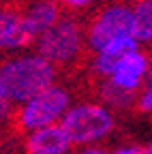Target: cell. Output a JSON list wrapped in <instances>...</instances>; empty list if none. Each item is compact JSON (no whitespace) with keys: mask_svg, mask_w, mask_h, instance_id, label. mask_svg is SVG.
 Returning a JSON list of instances; mask_svg holds the SVG:
<instances>
[{"mask_svg":"<svg viewBox=\"0 0 152 154\" xmlns=\"http://www.w3.org/2000/svg\"><path fill=\"white\" fill-rule=\"evenodd\" d=\"M60 126L67 131L73 143H90L105 137L113 128V118L105 107L86 103L69 109L62 116Z\"/></svg>","mask_w":152,"mask_h":154,"instance_id":"7a4b0ae2","label":"cell"},{"mask_svg":"<svg viewBox=\"0 0 152 154\" xmlns=\"http://www.w3.org/2000/svg\"><path fill=\"white\" fill-rule=\"evenodd\" d=\"M139 107H141L144 111L152 109V88H148V92L141 96V103H139Z\"/></svg>","mask_w":152,"mask_h":154,"instance_id":"5bb4252c","label":"cell"},{"mask_svg":"<svg viewBox=\"0 0 152 154\" xmlns=\"http://www.w3.org/2000/svg\"><path fill=\"white\" fill-rule=\"evenodd\" d=\"M137 43H139V41H137L133 34L120 36V38H116V41L107 43V45L99 51V58H97V64H94V66L99 69V73L111 77L113 69H116V62L120 60V58L129 56V54H135V51H137Z\"/></svg>","mask_w":152,"mask_h":154,"instance_id":"9c48e42d","label":"cell"},{"mask_svg":"<svg viewBox=\"0 0 152 154\" xmlns=\"http://www.w3.org/2000/svg\"><path fill=\"white\" fill-rule=\"evenodd\" d=\"M24 17H26V24H28V28L32 30L34 36H43L49 28H54L56 24L60 22L56 5L54 2H47V0L32 5Z\"/></svg>","mask_w":152,"mask_h":154,"instance_id":"30bf717a","label":"cell"},{"mask_svg":"<svg viewBox=\"0 0 152 154\" xmlns=\"http://www.w3.org/2000/svg\"><path fill=\"white\" fill-rule=\"evenodd\" d=\"M133 34L137 41H152V0H139L133 9Z\"/></svg>","mask_w":152,"mask_h":154,"instance_id":"8fae6325","label":"cell"},{"mask_svg":"<svg viewBox=\"0 0 152 154\" xmlns=\"http://www.w3.org/2000/svg\"><path fill=\"white\" fill-rule=\"evenodd\" d=\"M69 107V94L60 88H49L43 94L34 96L22 109V124L28 131H39L51 126L56 120H62Z\"/></svg>","mask_w":152,"mask_h":154,"instance_id":"3957f363","label":"cell"},{"mask_svg":"<svg viewBox=\"0 0 152 154\" xmlns=\"http://www.w3.org/2000/svg\"><path fill=\"white\" fill-rule=\"evenodd\" d=\"M141 154H152V141H150L146 148H141Z\"/></svg>","mask_w":152,"mask_h":154,"instance_id":"ac0fdd59","label":"cell"},{"mask_svg":"<svg viewBox=\"0 0 152 154\" xmlns=\"http://www.w3.org/2000/svg\"><path fill=\"white\" fill-rule=\"evenodd\" d=\"M113 154H141V150H139V148L129 146V148H120V150H116Z\"/></svg>","mask_w":152,"mask_h":154,"instance_id":"9a60e30c","label":"cell"},{"mask_svg":"<svg viewBox=\"0 0 152 154\" xmlns=\"http://www.w3.org/2000/svg\"><path fill=\"white\" fill-rule=\"evenodd\" d=\"M146 73H148V58L141 56L139 51H135V54L120 58L116 62V69L111 73V84L122 88V90L133 92L141 84V77Z\"/></svg>","mask_w":152,"mask_h":154,"instance_id":"ba28073f","label":"cell"},{"mask_svg":"<svg viewBox=\"0 0 152 154\" xmlns=\"http://www.w3.org/2000/svg\"><path fill=\"white\" fill-rule=\"evenodd\" d=\"M82 154H105L103 150H99V148H88V150H84Z\"/></svg>","mask_w":152,"mask_h":154,"instance_id":"e0dca14e","label":"cell"},{"mask_svg":"<svg viewBox=\"0 0 152 154\" xmlns=\"http://www.w3.org/2000/svg\"><path fill=\"white\" fill-rule=\"evenodd\" d=\"M82 32L79 26L71 19H60L54 28L39 36V56L49 62H69L79 51Z\"/></svg>","mask_w":152,"mask_h":154,"instance_id":"277c9868","label":"cell"},{"mask_svg":"<svg viewBox=\"0 0 152 154\" xmlns=\"http://www.w3.org/2000/svg\"><path fill=\"white\" fill-rule=\"evenodd\" d=\"M9 109H11V99L0 90V118H5V116L9 113Z\"/></svg>","mask_w":152,"mask_h":154,"instance_id":"4fadbf2b","label":"cell"},{"mask_svg":"<svg viewBox=\"0 0 152 154\" xmlns=\"http://www.w3.org/2000/svg\"><path fill=\"white\" fill-rule=\"evenodd\" d=\"M54 66L43 56H22L0 66V90L11 101H32L51 88Z\"/></svg>","mask_w":152,"mask_h":154,"instance_id":"6da1fadb","label":"cell"},{"mask_svg":"<svg viewBox=\"0 0 152 154\" xmlns=\"http://www.w3.org/2000/svg\"><path fill=\"white\" fill-rule=\"evenodd\" d=\"M126 34H133V11L126 7H109L94 19L90 28V45L101 51L107 43Z\"/></svg>","mask_w":152,"mask_h":154,"instance_id":"5b68a950","label":"cell"},{"mask_svg":"<svg viewBox=\"0 0 152 154\" xmlns=\"http://www.w3.org/2000/svg\"><path fill=\"white\" fill-rule=\"evenodd\" d=\"M148 71H150V73H152V56H150V58H148Z\"/></svg>","mask_w":152,"mask_h":154,"instance_id":"d6986e66","label":"cell"},{"mask_svg":"<svg viewBox=\"0 0 152 154\" xmlns=\"http://www.w3.org/2000/svg\"><path fill=\"white\" fill-rule=\"evenodd\" d=\"M71 137L60 124H51L39 131H32L26 141L28 154H64L71 148Z\"/></svg>","mask_w":152,"mask_h":154,"instance_id":"52a82bcc","label":"cell"},{"mask_svg":"<svg viewBox=\"0 0 152 154\" xmlns=\"http://www.w3.org/2000/svg\"><path fill=\"white\" fill-rule=\"evenodd\" d=\"M103 96H105V101H109L111 105H116V107H126V105L133 101V92L122 90V88L113 86V84H107V86H105Z\"/></svg>","mask_w":152,"mask_h":154,"instance_id":"7c38bea8","label":"cell"},{"mask_svg":"<svg viewBox=\"0 0 152 154\" xmlns=\"http://www.w3.org/2000/svg\"><path fill=\"white\" fill-rule=\"evenodd\" d=\"M34 38L36 36L28 28L24 15L9 9H0V47L2 49L28 47Z\"/></svg>","mask_w":152,"mask_h":154,"instance_id":"8992f818","label":"cell"},{"mask_svg":"<svg viewBox=\"0 0 152 154\" xmlns=\"http://www.w3.org/2000/svg\"><path fill=\"white\" fill-rule=\"evenodd\" d=\"M62 2L71 5V7H82V5H88L90 0H62Z\"/></svg>","mask_w":152,"mask_h":154,"instance_id":"2e32d148","label":"cell"}]
</instances>
